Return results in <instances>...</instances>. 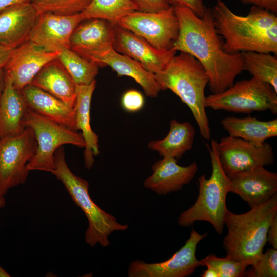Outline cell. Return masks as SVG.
I'll use <instances>...</instances> for the list:
<instances>
[{
	"label": "cell",
	"mask_w": 277,
	"mask_h": 277,
	"mask_svg": "<svg viewBox=\"0 0 277 277\" xmlns=\"http://www.w3.org/2000/svg\"><path fill=\"white\" fill-rule=\"evenodd\" d=\"M230 192L239 196L250 208L259 206L277 192V173L260 166L230 178Z\"/></svg>",
	"instance_id": "obj_16"
},
{
	"label": "cell",
	"mask_w": 277,
	"mask_h": 277,
	"mask_svg": "<svg viewBox=\"0 0 277 277\" xmlns=\"http://www.w3.org/2000/svg\"><path fill=\"white\" fill-rule=\"evenodd\" d=\"M57 60L76 85H89L95 80L99 65L85 58L70 49L60 51Z\"/></svg>",
	"instance_id": "obj_28"
},
{
	"label": "cell",
	"mask_w": 277,
	"mask_h": 277,
	"mask_svg": "<svg viewBox=\"0 0 277 277\" xmlns=\"http://www.w3.org/2000/svg\"><path fill=\"white\" fill-rule=\"evenodd\" d=\"M38 14L31 2L12 5L0 12V45L14 49L28 41Z\"/></svg>",
	"instance_id": "obj_19"
},
{
	"label": "cell",
	"mask_w": 277,
	"mask_h": 277,
	"mask_svg": "<svg viewBox=\"0 0 277 277\" xmlns=\"http://www.w3.org/2000/svg\"><path fill=\"white\" fill-rule=\"evenodd\" d=\"M136 10L131 0H92L80 14L83 21L101 19L116 24L121 19Z\"/></svg>",
	"instance_id": "obj_27"
},
{
	"label": "cell",
	"mask_w": 277,
	"mask_h": 277,
	"mask_svg": "<svg viewBox=\"0 0 277 277\" xmlns=\"http://www.w3.org/2000/svg\"><path fill=\"white\" fill-rule=\"evenodd\" d=\"M13 50L0 45V69L5 67Z\"/></svg>",
	"instance_id": "obj_38"
},
{
	"label": "cell",
	"mask_w": 277,
	"mask_h": 277,
	"mask_svg": "<svg viewBox=\"0 0 277 277\" xmlns=\"http://www.w3.org/2000/svg\"><path fill=\"white\" fill-rule=\"evenodd\" d=\"M243 70L270 85L277 92V58L271 53L242 52Z\"/></svg>",
	"instance_id": "obj_29"
},
{
	"label": "cell",
	"mask_w": 277,
	"mask_h": 277,
	"mask_svg": "<svg viewBox=\"0 0 277 277\" xmlns=\"http://www.w3.org/2000/svg\"><path fill=\"white\" fill-rule=\"evenodd\" d=\"M6 204V200L4 196L0 194V209L3 208Z\"/></svg>",
	"instance_id": "obj_43"
},
{
	"label": "cell",
	"mask_w": 277,
	"mask_h": 277,
	"mask_svg": "<svg viewBox=\"0 0 277 277\" xmlns=\"http://www.w3.org/2000/svg\"><path fill=\"white\" fill-rule=\"evenodd\" d=\"M200 266L214 269L219 277H242L246 276L245 265L228 256L220 258L214 254L209 255L200 260Z\"/></svg>",
	"instance_id": "obj_31"
},
{
	"label": "cell",
	"mask_w": 277,
	"mask_h": 277,
	"mask_svg": "<svg viewBox=\"0 0 277 277\" xmlns=\"http://www.w3.org/2000/svg\"><path fill=\"white\" fill-rule=\"evenodd\" d=\"M6 74V73H5ZM28 107L19 91L6 74L4 90L0 98V137L12 136L25 129L23 120Z\"/></svg>",
	"instance_id": "obj_24"
},
{
	"label": "cell",
	"mask_w": 277,
	"mask_h": 277,
	"mask_svg": "<svg viewBox=\"0 0 277 277\" xmlns=\"http://www.w3.org/2000/svg\"><path fill=\"white\" fill-rule=\"evenodd\" d=\"M5 77L6 74L4 68L0 69V98L5 86Z\"/></svg>",
	"instance_id": "obj_41"
},
{
	"label": "cell",
	"mask_w": 277,
	"mask_h": 277,
	"mask_svg": "<svg viewBox=\"0 0 277 277\" xmlns=\"http://www.w3.org/2000/svg\"><path fill=\"white\" fill-rule=\"evenodd\" d=\"M277 216V194L264 204L237 214L228 209L224 224L228 230L223 241L227 255L247 267L261 257L269 228Z\"/></svg>",
	"instance_id": "obj_3"
},
{
	"label": "cell",
	"mask_w": 277,
	"mask_h": 277,
	"mask_svg": "<svg viewBox=\"0 0 277 277\" xmlns=\"http://www.w3.org/2000/svg\"><path fill=\"white\" fill-rule=\"evenodd\" d=\"M144 103L142 94L135 89L126 91L121 100L122 107L129 112H136L141 110L144 107Z\"/></svg>",
	"instance_id": "obj_33"
},
{
	"label": "cell",
	"mask_w": 277,
	"mask_h": 277,
	"mask_svg": "<svg viewBox=\"0 0 277 277\" xmlns=\"http://www.w3.org/2000/svg\"><path fill=\"white\" fill-rule=\"evenodd\" d=\"M208 148L212 166L211 175L209 179L204 175L199 177L197 200L191 207L180 214L177 222L180 226L187 227L197 221L208 222L221 234L228 210L226 197L230 192V179L221 166L216 140L212 139L210 147Z\"/></svg>",
	"instance_id": "obj_6"
},
{
	"label": "cell",
	"mask_w": 277,
	"mask_h": 277,
	"mask_svg": "<svg viewBox=\"0 0 277 277\" xmlns=\"http://www.w3.org/2000/svg\"><path fill=\"white\" fill-rule=\"evenodd\" d=\"M208 235L200 234L194 228L184 245L171 258L161 262L146 263L140 260L132 262L128 270L129 277H186L200 266L196 256L199 242Z\"/></svg>",
	"instance_id": "obj_11"
},
{
	"label": "cell",
	"mask_w": 277,
	"mask_h": 277,
	"mask_svg": "<svg viewBox=\"0 0 277 277\" xmlns=\"http://www.w3.org/2000/svg\"><path fill=\"white\" fill-rule=\"evenodd\" d=\"M99 66H108L118 76L132 78L151 98L157 97L161 89L155 74L147 70L140 63L116 51L113 47L106 49L90 59Z\"/></svg>",
	"instance_id": "obj_20"
},
{
	"label": "cell",
	"mask_w": 277,
	"mask_h": 277,
	"mask_svg": "<svg viewBox=\"0 0 277 277\" xmlns=\"http://www.w3.org/2000/svg\"><path fill=\"white\" fill-rule=\"evenodd\" d=\"M29 2L30 0H0V12L12 5Z\"/></svg>",
	"instance_id": "obj_39"
},
{
	"label": "cell",
	"mask_w": 277,
	"mask_h": 277,
	"mask_svg": "<svg viewBox=\"0 0 277 277\" xmlns=\"http://www.w3.org/2000/svg\"><path fill=\"white\" fill-rule=\"evenodd\" d=\"M23 125L33 130L37 142L36 152L27 166L29 171L50 172L54 168L55 153L64 145L85 147L83 138L77 130L50 120L28 108Z\"/></svg>",
	"instance_id": "obj_7"
},
{
	"label": "cell",
	"mask_w": 277,
	"mask_h": 277,
	"mask_svg": "<svg viewBox=\"0 0 277 277\" xmlns=\"http://www.w3.org/2000/svg\"><path fill=\"white\" fill-rule=\"evenodd\" d=\"M37 142L33 130L26 127L19 134L0 140V194L26 181L27 164L35 154Z\"/></svg>",
	"instance_id": "obj_9"
},
{
	"label": "cell",
	"mask_w": 277,
	"mask_h": 277,
	"mask_svg": "<svg viewBox=\"0 0 277 277\" xmlns=\"http://www.w3.org/2000/svg\"><path fill=\"white\" fill-rule=\"evenodd\" d=\"M96 87V80L89 85H76L74 106L76 130H81L85 142L84 160L85 167L91 169L94 157L100 154L98 136L91 128L90 108L92 95Z\"/></svg>",
	"instance_id": "obj_21"
},
{
	"label": "cell",
	"mask_w": 277,
	"mask_h": 277,
	"mask_svg": "<svg viewBox=\"0 0 277 277\" xmlns=\"http://www.w3.org/2000/svg\"><path fill=\"white\" fill-rule=\"evenodd\" d=\"M83 21L80 13L70 15L39 13L28 40L49 51L70 49L71 36Z\"/></svg>",
	"instance_id": "obj_13"
},
{
	"label": "cell",
	"mask_w": 277,
	"mask_h": 277,
	"mask_svg": "<svg viewBox=\"0 0 277 277\" xmlns=\"http://www.w3.org/2000/svg\"><path fill=\"white\" fill-rule=\"evenodd\" d=\"M218 152L221 166L229 178L260 166L272 165L274 161L270 144L265 142L258 146L229 135L218 142Z\"/></svg>",
	"instance_id": "obj_12"
},
{
	"label": "cell",
	"mask_w": 277,
	"mask_h": 277,
	"mask_svg": "<svg viewBox=\"0 0 277 277\" xmlns=\"http://www.w3.org/2000/svg\"><path fill=\"white\" fill-rule=\"evenodd\" d=\"M229 136L240 138L255 145H263L270 138L277 136V119L263 121L255 117H225L221 121Z\"/></svg>",
	"instance_id": "obj_25"
},
{
	"label": "cell",
	"mask_w": 277,
	"mask_h": 277,
	"mask_svg": "<svg viewBox=\"0 0 277 277\" xmlns=\"http://www.w3.org/2000/svg\"><path fill=\"white\" fill-rule=\"evenodd\" d=\"M173 6L185 7L190 9L199 17H202L206 8L203 0H170Z\"/></svg>",
	"instance_id": "obj_35"
},
{
	"label": "cell",
	"mask_w": 277,
	"mask_h": 277,
	"mask_svg": "<svg viewBox=\"0 0 277 277\" xmlns=\"http://www.w3.org/2000/svg\"><path fill=\"white\" fill-rule=\"evenodd\" d=\"M244 4H252L274 13L277 12V0H239Z\"/></svg>",
	"instance_id": "obj_36"
},
{
	"label": "cell",
	"mask_w": 277,
	"mask_h": 277,
	"mask_svg": "<svg viewBox=\"0 0 277 277\" xmlns=\"http://www.w3.org/2000/svg\"><path fill=\"white\" fill-rule=\"evenodd\" d=\"M65 187L75 204L84 213L88 221L85 240L91 247L98 244L106 247L110 245L109 236L115 231H126L127 224L120 223L116 217L101 209L91 198L88 182L70 169L65 159L64 149L60 147L54 154V168L50 172Z\"/></svg>",
	"instance_id": "obj_5"
},
{
	"label": "cell",
	"mask_w": 277,
	"mask_h": 277,
	"mask_svg": "<svg viewBox=\"0 0 277 277\" xmlns=\"http://www.w3.org/2000/svg\"><path fill=\"white\" fill-rule=\"evenodd\" d=\"M137 11L144 13L160 12L169 8L171 5L170 0H131Z\"/></svg>",
	"instance_id": "obj_34"
},
{
	"label": "cell",
	"mask_w": 277,
	"mask_h": 277,
	"mask_svg": "<svg viewBox=\"0 0 277 277\" xmlns=\"http://www.w3.org/2000/svg\"><path fill=\"white\" fill-rule=\"evenodd\" d=\"M195 135V128L189 122H180L173 119L170 121L167 135L163 139L149 142L147 146L162 157L178 160L192 149Z\"/></svg>",
	"instance_id": "obj_26"
},
{
	"label": "cell",
	"mask_w": 277,
	"mask_h": 277,
	"mask_svg": "<svg viewBox=\"0 0 277 277\" xmlns=\"http://www.w3.org/2000/svg\"><path fill=\"white\" fill-rule=\"evenodd\" d=\"M201 277H219L216 271L213 268L207 267V269L200 275Z\"/></svg>",
	"instance_id": "obj_40"
},
{
	"label": "cell",
	"mask_w": 277,
	"mask_h": 277,
	"mask_svg": "<svg viewBox=\"0 0 277 277\" xmlns=\"http://www.w3.org/2000/svg\"><path fill=\"white\" fill-rule=\"evenodd\" d=\"M92 0H30L39 13L70 15L82 13Z\"/></svg>",
	"instance_id": "obj_30"
},
{
	"label": "cell",
	"mask_w": 277,
	"mask_h": 277,
	"mask_svg": "<svg viewBox=\"0 0 277 277\" xmlns=\"http://www.w3.org/2000/svg\"><path fill=\"white\" fill-rule=\"evenodd\" d=\"M152 174L143 182L145 188L160 195H166L181 190L188 184L198 171V165L193 162L187 166L177 164L172 157H163L152 166Z\"/></svg>",
	"instance_id": "obj_17"
},
{
	"label": "cell",
	"mask_w": 277,
	"mask_h": 277,
	"mask_svg": "<svg viewBox=\"0 0 277 277\" xmlns=\"http://www.w3.org/2000/svg\"><path fill=\"white\" fill-rule=\"evenodd\" d=\"M217 32L228 53L256 52L277 54V17L252 6L245 16L234 13L222 1L212 9Z\"/></svg>",
	"instance_id": "obj_2"
},
{
	"label": "cell",
	"mask_w": 277,
	"mask_h": 277,
	"mask_svg": "<svg viewBox=\"0 0 277 277\" xmlns=\"http://www.w3.org/2000/svg\"><path fill=\"white\" fill-rule=\"evenodd\" d=\"M154 74L161 90H170L189 108L200 135L210 140L211 129L205 106V90L209 78L202 64L192 55L180 52L163 70Z\"/></svg>",
	"instance_id": "obj_4"
},
{
	"label": "cell",
	"mask_w": 277,
	"mask_h": 277,
	"mask_svg": "<svg viewBox=\"0 0 277 277\" xmlns=\"http://www.w3.org/2000/svg\"><path fill=\"white\" fill-rule=\"evenodd\" d=\"M248 277H276L277 249H268L261 257L246 271Z\"/></svg>",
	"instance_id": "obj_32"
},
{
	"label": "cell",
	"mask_w": 277,
	"mask_h": 277,
	"mask_svg": "<svg viewBox=\"0 0 277 277\" xmlns=\"http://www.w3.org/2000/svg\"><path fill=\"white\" fill-rule=\"evenodd\" d=\"M11 275L0 265V277H10Z\"/></svg>",
	"instance_id": "obj_42"
},
{
	"label": "cell",
	"mask_w": 277,
	"mask_h": 277,
	"mask_svg": "<svg viewBox=\"0 0 277 277\" xmlns=\"http://www.w3.org/2000/svg\"><path fill=\"white\" fill-rule=\"evenodd\" d=\"M267 242L273 248L277 249V216L271 224L267 233Z\"/></svg>",
	"instance_id": "obj_37"
},
{
	"label": "cell",
	"mask_w": 277,
	"mask_h": 277,
	"mask_svg": "<svg viewBox=\"0 0 277 277\" xmlns=\"http://www.w3.org/2000/svg\"><path fill=\"white\" fill-rule=\"evenodd\" d=\"M73 31L70 48L82 57L90 60L99 52L113 47L114 26L101 19H86Z\"/></svg>",
	"instance_id": "obj_18"
},
{
	"label": "cell",
	"mask_w": 277,
	"mask_h": 277,
	"mask_svg": "<svg viewBox=\"0 0 277 277\" xmlns=\"http://www.w3.org/2000/svg\"><path fill=\"white\" fill-rule=\"evenodd\" d=\"M113 47L154 74L163 70L176 53L172 49H157L141 37L116 24L114 26Z\"/></svg>",
	"instance_id": "obj_15"
},
{
	"label": "cell",
	"mask_w": 277,
	"mask_h": 277,
	"mask_svg": "<svg viewBox=\"0 0 277 277\" xmlns=\"http://www.w3.org/2000/svg\"><path fill=\"white\" fill-rule=\"evenodd\" d=\"M59 52L47 51L28 40L14 49L4 69L13 86L21 91L44 66L57 58Z\"/></svg>",
	"instance_id": "obj_14"
},
{
	"label": "cell",
	"mask_w": 277,
	"mask_h": 277,
	"mask_svg": "<svg viewBox=\"0 0 277 277\" xmlns=\"http://www.w3.org/2000/svg\"><path fill=\"white\" fill-rule=\"evenodd\" d=\"M179 23V32L172 50L194 56L205 69L212 94L219 93L234 83L243 70L241 53H228L217 32L212 9L206 8L202 17L190 9L174 6Z\"/></svg>",
	"instance_id": "obj_1"
},
{
	"label": "cell",
	"mask_w": 277,
	"mask_h": 277,
	"mask_svg": "<svg viewBox=\"0 0 277 277\" xmlns=\"http://www.w3.org/2000/svg\"><path fill=\"white\" fill-rule=\"evenodd\" d=\"M205 107L214 110L250 113L270 110L277 113V92L255 77L236 82L223 92L206 96Z\"/></svg>",
	"instance_id": "obj_8"
},
{
	"label": "cell",
	"mask_w": 277,
	"mask_h": 277,
	"mask_svg": "<svg viewBox=\"0 0 277 277\" xmlns=\"http://www.w3.org/2000/svg\"><path fill=\"white\" fill-rule=\"evenodd\" d=\"M31 84L74 108L76 85L57 58L44 66Z\"/></svg>",
	"instance_id": "obj_23"
},
{
	"label": "cell",
	"mask_w": 277,
	"mask_h": 277,
	"mask_svg": "<svg viewBox=\"0 0 277 277\" xmlns=\"http://www.w3.org/2000/svg\"><path fill=\"white\" fill-rule=\"evenodd\" d=\"M20 92L29 109L76 130L74 108L31 84L23 88Z\"/></svg>",
	"instance_id": "obj_22"
},
{
	"label": "cell",
	"mask_w": 277,
	"mask_h": 277,
	"mask_svg": "<svg viewBox=\"0 0 277 277\" xmlns=\"http://www.w3.org/2000/svg\"><path fill=\"white\" fill-rule=\"evenodd\" d=\"M0 140H1V137H0Z\"/></svg>",
	"instance_id": "obj_44"
},
{
	"label": "cell",
	"mask_w": 277,
	"mask_h": 277,
	"mask_svg": "<svg viewBox=\"0 0 277 277\" xmlns=\"http://www.w3.org/2000/svg\"><path fill=\"white\" fill-rule=\"evenodd\" d=\"M141 37L154 47L170 50L179 32V23L173 6L154 13L134 11L116 24Z\"/></svg>",
	"instance_id": "obj_10"
}]
</instances>
